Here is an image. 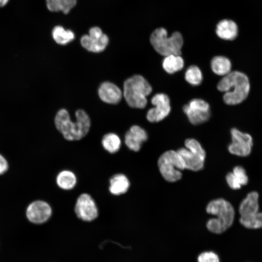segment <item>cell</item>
Here are the masks:
<instances>
[{
	"label": "cell",
	"instance_id": "e0dca14e",
	"mask_svg": "<svg viewBox=\"0 0 262 262\" xmlns=\"http://www.w3.org/2000/svg\"><path fill=\"white\" fill-rule=\"evenodd\" d=\"M216 33L221 39L226 40H233L238 34V27L232 20L223 19L217 25Z\"/></svg>",
	"mask_w": 262,
	"mask_h": 262
},
{
	"label": "cell",
	"instance_id": "ba28073f",
	"mask_svg": "<svg viewBox=\"0 0 262 262\" xmlns=\"http://www.w3.org/2000/svg\"><path fill=\"white\" fill-rule=\"evenodd\" d=\"M24 217L30 224L40 225L47 222L52 214V209L46 201L36 199L30 201L25 206Z\"/></svg>",
	"mask_w": 262,
	"mask_h": 262
},
{
	"label": "cell",
	"instance_id": "30bf717a",
	"mask_svg": "<svg viewBox=\"0 0 262 262\" xmlns=\"http://www.w3.org/2000/svg\"><path fill=\"white\" fill-rule=\"evenodd\" d=\"M230 134L231 142L228 146L229 153L241 157L249 155L253 146V140L251 135L236 128L231 130Z\"/></svg>",
	"mask_w": 262,
	"mask_h": 262
},
{
	"label": "cell",
	"instance_id": "4dcf8cb0",
	"mask_svg": "<svg viewBox=\"0 0 262 262\" xmlns=\"http://www.w3.org/2000/svg\"><path fill=\"white\" fill-rule=\"evenodd\" d=\"M48 9L51 12H58L57 0H46Z\"/></svg>",
	"mask_w": 262,
	"mask_h": 262
},
{
	"label": "cell",
	"instance_id": "d4e9b609",
	"mask_svg": "<svg viewBox=\"0 0 262 262\" xmlns=\"http://www.w3.org/2000/svg\"><path fill=\"white\" fill-rule=\"evenodd\" d=\"M184 78L187 82L194 86L200 85L203 79L201 71L195 65L191 66L187 69Z\"/></svg>",
	"mask_w": 262,
	"mask_h": 262
},
{
	"label": "cell",
	"instance_id": "83f0119b",
	"mask_svg": "<svg viewBox=\"0 0 262 262\" xmlns=\"http://www.w3.org/2000/svg\"><path fill=\"white\" fill-rule=\"evenodd\" d=\"M198 262H220L218 256L213 252H204L201 253L197 258Z\"/></svg>",
	"mask_w": 262,
	"mask_h": 262
},
{
	"label": "cell",
	"instance_id": "7c38bea8",
	"mask_svg": "<svg viewBox=\"0 0 262 262\" xmlns=\"http://www.w3.org/2000/svg\"><path fill=\"white\" fill-rule=\"evenodd\" d=\"M151 102L154 106L148 110L147 118L150 122H158L163 120L169 114L171 111L170 99L168 96L164 93L154 95Z\"/></svg>",
	"mask_w": 262,
	"mask_h": 262
},
{
	"label": "cell",
	"instance_id": "d6986e66",
	"mask_svg": "<svg viewBox=\"0 0 262 262\" xmlns=\"http://www.w3.org/2000/svg\"><path fill=\"white\" fill-rule=\"evenodd\" d=\"M56 183L61 189L70 190L75 186L77 183V178L71 171L63 170L57 175Z\"/></svg>",
	"mask_w": 262,
	"mask_h": 262
},
{
	"label": "cell",
	"instance_id": "3957f363",
	"mask_svg": "<svg viewBox=\"0 0 262 262\" xmlns=\"http://www.w3.org/2000/svg\"><path fill=\"white\" fill-rule=\"evenodd\" d=\"M206 212L215 215L206 223L207 229L211 232L220 234L225 231L233 224L235 212L231 203L222 198L210 201L206 206Z\"/></svg>",
	"mask_w": 262,
	"mask_h": 262
},
{
	"label": "cell",
	"instance_id": "9c48e42d",
	"mask_svg": "<svg viewBox=\"0 0 262 262\" xmlns=\"http://www.w3.org/2000/svg\"><path fill=\"white\" fill-rule=\"evenodd\" d=\"M183 111L193 125H199L208 121L211 116L208 102L200 98H194L183 106Z\"/></svg>",
	"mask_w": 262,
	"mask_h": 262
},
{
	"label": "cell",
	"instance_id": "8fae6325",
	"mask_svg": "<svg viewBox=\"0 0 262 262\" xmlns=\"http://www.w3.org/2000/svg\"><path fill=\"white\" fill-rule=\"evenodd\" d=\"M74 212L78 218L86 222L94 220L98 214L95 200L87 193L82 194L78 196L75 205Z\"/></svg>",
	"mask_w": 262,
	"mask_h": 262
},
{
	"label": "cell",
	"instance_id": "6da1fadb",
	"mask_svg": "<svg viewBox=\"0 0 262 262\" xmlns=\"http://www.w3.org/2000/svg\"><path fill=\"white\" fill-rule=\"evenodd\" d=\"M75 116L76 121H72L68 111L61 109L55 117L56 129L68 141H77L83 138L90 130L91 121L85 111L82 109L77 110Z\"/></svg>",
	"mask_w": 262,
	"mask_h": 262
},
{
	"label": "cell",
	"instance_id": "ffe728a7",
	"mask_svg": "<svg viewBox=\"0 0 262 262\" xmlns=\"http://www.w3.org/2000/svg\"><path fill=\"white\" fill-rule=\"evenodd\" d=\"M211 67L215 74L225 76L231 72V64L228 58L222 56H216L212 59Z\"/></svg>",
	"mask_w": 262,
	"mask_h": 262
},
{
	"label": "cell",
	"instance_id": "4fadbf2b",
	"mask_svg": "<svg viewBox=\"0 0 262 262\" xmlns=\"http://www.w3.org/2000/svg\"><path fill=\"white\" fill-rule=\"evenodd\" d=\"M82 46L87 50L99 53L103 51L109 43V38L98 27L91 28L88 34L83 35L81 39Z\"/></svg>",
	"mask_w": 262,
	"mask_h": 262
},
{
	"label": "cell",
	"instance_id": "603a6c76",
	"mask_svg": "<svg viewBox=\"0 0 262 262\" xmlns=\"http://www.w3.org/2000/svg\"><path fill=\"white\" fill-rule=\"evenodd\" d=\"M54 40L61 45H66L74 39L75 34L70 30H65L62 26H55L52 32Z\"/></svg>",
	"mask_w": 262,
	"mask_h": 262
},
{
	"label": "cell",
	"instance_id": "f1b7e54d",
	"mask_svg": "<svg viewBox=\"0 0 262 262\" xmlns=\"http://www.w3.org/2000/svg\"><path fill=\"white\" fill-rule=\"evenodd\" d=\"M226 180L229 187L232 189H239L242 186L232 172H229L227 174Z\"/></svg>",
	"mask_w": 262,
	"mask_h": 262
},
{
	"label": "cell",
	"instance_id": "5b68a950",
	"mask_svg": "<svg viewBox=\"0 0 262 262\" xmlns=\"http://www.w3.org/2000/svg\"><path fill=\"white\" fill-rule=\"evenodd\" d=\"M150 41L154 49L164 57L181 54L183 38L179 32H175L168 37L164 28H157L151 34Z\"/></svg>",
	"mask_w": 262,
	"mask_h": 262
},
{
	"label": "cell",
	"instance_id": "1f68e13d",
	"mask_svg": "<svg viewBox=\"0 0 262 262\" xmlns=\"http://www.w3.org/2000/svg\"><path fill=\"white\" fill-rule=\"evenodd\" d=\"M8 1L9 0H0V7L5 6L7 3Z\"/></svg>",
	"mask_w": 262,
	"mask_h": 262
},
{
	"label": "cell",
	"instance_id": "4316f807",
	"mask_svg": "<svg viewBox=\"0 0 262 262\" xmlns=\"http://www.w3.org/2000/svg\"><path fill=\"white\" fill-rule=\"evenodd\" d=\"M59 11L68 13L76 4V0H57Z\"/></svg>",
	"mask_w": 262,
	"mask_h": 262
},
{
	"label": "cell",
	"instance_id": "52a82bcc",
	"mask_svg": "<svg viewBox=\"0 0 262 262\" xmlns=\"http://www.w3.org/2000/svg\"><path fill=\"white\" fill-rule=\"evenodd\" d=\"M185 147L177 151L182 157L185 169L194 171L201 170L204 164L206 152L196 140L189 138L185 141Z\"/></svg>",
	"mask_w": 262,
	"mask_h": 262
},
{
	"label": "cell",
	"instance_id": "ac0fdd59",
	"mask_svg": "<svg viewBox=\"0 0 262 262\" xmlns=\"http://www.w3.org/2000/svg\"><path fill=\"white\" fill-rule=\"evenodd\" d=\"M109 190L113 195L119 196L126 193L130 186L128 178L122 173L113 175L109 180Z\"/></svg>",
	"mask_w": 262,
	"mask_h": 262
},
{
	"label": "cell",
	"instance_id": "44dd1931",
	"mask_svg": "<svg viewBox=\"0 0 262 262\" xmlns=\"http://www.w3.org/2000/svg\"><path fill=\"white\" fill-rule=\"evenodd\" d=\"M184 64V60L180 55L172 54L165 56L162 66L166 72L173 74L182 69Z\"/></svg>",
	"mask_w": 262,
	"mask_h": 262
},
{
	"label": "cell",
	"instance_id": "5bb4252c",
	"mask_svg": "<svg viewBox=\"0 0 262 262\" xmlns=\"http://www.w3.org/2000/svg\"><path fill=\"white\" fill-rule=\"evenodd\" d=\"M147 138V133L144 129L139 126L133 125L125 134V143L130 150L138 152Z\"/></svg>",
	"mask_w": 262,
	"mask_h": 262
},
{
	"label": "cell",
	"instance_id": "cb8c5ba5",
	"mask_svg": "<svg viewBox=\"0 0 262 262\" xmlns=\"http://www.w3.org/2000/svg\"><path fill=\"white\" fill-rule=\"evenodd\" d=\"M239 221L243 226L247 229L262 228V213L258 212L249 216L240 217Z\"/></svg>",
	"mask_w": 262,
	"mask_h": 262
},
{
	"label": "cell",
	"instance_id": "9a60e30c",
	"mask_svg": "<svg viewBox=\"0 0 262 262\" xmlns=\"http://www.w3.org/2000/svg\"><path fill=\"white\" fill-rule=\"evenodd\" d=\"M98 95L103 102L111 104L119 103L122 98L123 93L115 84L105 82L102 83L98 89Z\"/></svg>",
	"mask_w": 262,
	"mask_h": 262
},
{
	"label": "cell",
	"instance_id": "277c9868",
	"mask_svg": "<svg viewBox=\"0 0 262 262\" xmlns=\"http://www.w3.org/2000/svg\"><path fill=\"white\" fill-rule=\"evenodd\" d=\"M151 92L150 84L140 75H133L124 82L123 95L131 107L144 108L147 104V97Z\"/></svg>",
	"mask_w": 262,
	"mask_h": 262
},
{
	"label": "cell",
	"instance_id": "7402d4cb",
	"mask_svg": "<svg viewBox=\"0 0 262 262\" xmlns=\"http://www.w3.org/2000/svg\"><path fill=\"white\" fill-rule=\"evenodd\" d=\"M101 144L105 150L110 153L113 154L119 150L121 145V141L116 134L110 132L103 136Z\"/></svg>",
	"mask_w": 262,
	"mask_h": 262
},
{
	"label": "cell",
	"instance_id": "7a4b0ae2",
	"mask_svg": "<svg viewBox=\"0 0 262 262\" xmlns=\"http://www.w3.org/2000/svg\"><path fill=\"white\" fill-rule=\"evenodd\" d=\"M217 89L224 92L223 100L228 105L240 104L247 97L250 90L248 78L244 73L230 72L219 82Z\"/></svg>",
	"mask_w": 262,
	"mask_h": 262
},
{
	"label": "cell",
	"instance_id": "2e32d148",
	"mask_svg": "<svg viewBox=\"0 0 262 262\" xmlns=\"http://www.w3.org/2000/svg\"><path fill=\"white\" fill-rule=\"evenodd\" d=\"M259 194L257 192H251L242 201L239 208L240 217L250 215L259 212Z\"/></svg>",
	"mask_w": 262,
	"mask_h": 262
},
{
	"label": "cell",
	"instance_id": "484cf974",
	"mask_svg": "<svg viewBox=\"0 0 262 262\" xmlns=\"http://www.w3.org/2000/svg\"><path fill=\"white\" fill-rule=\"evenodd\" d=\"M241 185H245L248 183V178L245 169L241 166H236L232 172Z\"/></svg>",
	"mask_w": 262,
	"mask_h": 262
},
{
	"label": "cell",
	"instance_id": "f546056e",
	"mask_svg": "<svg viewBox=\"0 0 262 262\" xmlns=\"http://www.w3.org/2000/svg\"><path fill=\"white\" fill-rule=\"evenodd\" d=\"M10 168V163L6 157L0 153V177L6 174Z\"/></svg>",
	"mask_w": 262,
	"mask_h": 262
},
{
	"label": "cell",
	"instance_id": "8992f818",
	"mask_svg": "<svg viewBox=\"0 0 262 262\" xmlns=\"http://www.w3.org/2000/svg\"><path fill=\"white\" fill-rule=\"evenodd\" d=\"M158 166L160 172L166 181L176 182L182 177L181 171L185 169L184 161L177 151L169 150L159 158Z\"/></svg>",
	"mask_w": 262,
	"mask_h": 262
}]
</instances>
